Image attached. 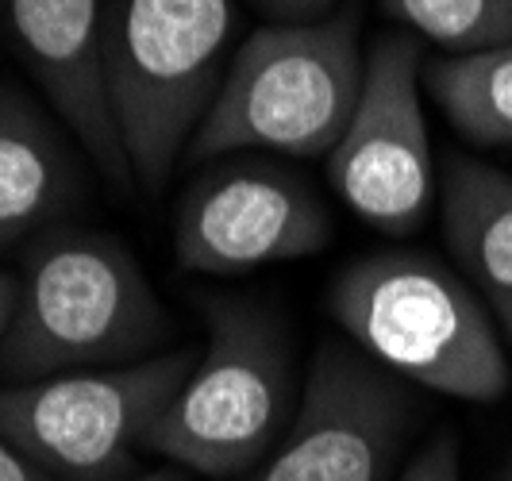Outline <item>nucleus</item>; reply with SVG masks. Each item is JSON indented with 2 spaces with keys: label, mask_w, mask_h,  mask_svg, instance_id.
<instances>
[{
  "label": "nucleus",
  "mask_w": 512,
  "mask_h": 481,
  "mask_svg": "<svg viewBox=\"0 0 512 481\" xmlns=\"http://www.w3.org/2000/svg\"><path fill=\"white\" fill-rule=\"evenodd\" d=\"M20 293L0 339V378L39 381L162 355L174 320L128 243L108 231L58 228L31 239Z\"/></svg>",
  "instance_id": "nucleus-1"
},
{
  "label": "nucleus",
  "mask_w": 512,
  "mask_h": 481,
  "mask_svg": "<svg viewBox=\"0 0 512 481\" xmlns=\"http://www.w3.org/2000/svg\"><path fill=\"white\" fill-rule=\"evenodd\" d=\"M328 312L347 343L393 378L470 405L509 393L501 331L470 281L424 251H378L328 285Z\"/></svg>",
  "instance_id": "nucleus-2"
},
{
  "label": "nucleus",
  "mask_w": 512,
  "mask_h": 481,
  "mask_svg": "<svg viewBox=\"0 0 512 481\" xmlns=\"http://www.w3.org/2000/svg\"><path fill=\"white\" fill-rule=\"evenodd\" d=\"M362 74L359 8L312 24L255 27L231 54L220 93L185 158H328L355 116Z\"/></svg>",
  "instance_id": "nucleus-3"
},
{
  "label": "nucleus",
  "mask_w": 512,
  "mask_h": 481,
  "mask_svg": "<svg viewBox=\"0 0 512 481\" xmlns=\"http://www.w3.org/2000/svg\"><path fill=\"white\" fill-rule=\"evenodd\" d=\"M235 0H104V77L135 185L154 197L228 74Z\"/></svg>",
  "instance_id": "nucleus-4"
},
{
  "label": "nucleus",
  "mask_w": 512,
  "mask_h": 481,
  "mask_svg": "<svg viewBox=\"0 0 512 481\" xmlns=\"http://www.w3.org/2000/svg\"><path fill=\"white\" fill-rule=\"evenodd\" d=\"M205 347L147 435L151 455L205 478L251 474L297 412L293 351L278 316L247 297L201 293Z\"/></svg>",
  "instance_id": "nucleus-5"
},
{
  "label": "nucleus",
  "mask_w": 512,
  "mask_h": 481,
  "mask_svg": "<svg viewBox=\"0 0 512 481\" xmlns=\"http://www.w3.org/2000/svg\"><path fill=\"white\" fill-rule=\"evenodd\" d=\"M201 347L0 385V435L58 481H124Z\"/></svg>",
  "instance_id": "nucleus-6"
},
{
  "label": "nucleus",
  "mask_w": 512,
  "mask_h": 481,
  "mask_svg": "<svg viewBox=\"0 0 512 481\" xmlns=\"http://www.w3.org/2000/svg\"><path fill=\"white\" fill-rule=\"evenodd\" d=\"M424 51L409 31H385L366 51L355 116L324 158L328 185L362 224L405 239L436 204V166L424 120Z\"/></svg>",
  "instance_id": "nucleus-7"
},
{
  "label": "nucleus",
  "mask_w": 512,
  "mask_h": 481,
  "mask_svg": "<svg viewBox=\"0 0 512 481\" xmlns=\"http://www.w3.org/2000/svg\"><path fill=\"white\" fill-rule=\"evenodd\" d=\"M328 239V204L305 174L270 154L216 158L174 208V258L208 278L308 258Z\"/></svg>",
  "instance_id": "nucleus-8"
},
{
  "label": "nucleus",
  "mask_w": 512,
  "mask_h": 481,
  "mask_svg": "<svg viewBox=\"0 0 512 481\" xmlns=\"http://www.w3.org/2000/svg\"><path fill=\"white\" fill-rule=\"evenodd\" d=\"M412 416L401 378L355 343L324 339L282 443L235 481H393Z\"/></svg>",
  "instance_id": "nucleus-9"
},
{
  "label": "nucleus",
  "mask_w": 512,
  "mask_h": 481,
  "mask_svg": "<svg viewBox=\"0 0 512 481\" xmlns=\"http://www.w3.org/2000/svg\"><path fill=\"white\" fill-rule=\"evenodd\" d=\"M4 27L51 104V116L85 147L101 178L131 193V166L104 77V0H0Z\"/></svg>",
  "instance_id": "nucleus-10"
},
{
  "label": "nucleus",
  "mask_w": 512,
  "mask_h": 481,
  "mask_svg": "<svg viewBox=\"0 0 512 481\" xmlns=\"http://www.w3.org/2000/svg\"><path fill=\"white\" fill-rule=\"evenodd\" d=\"M81 201V170L47 116L24 89L0 85V254L62 224Z\"/></svg>",
  "instance_id": "nucleus-11"
},
{
  "label": "nucleus",
  "mask_w": 512,
  "mask_h": 481,
  "mask_svg": "<svg viewBox=\"0 0 512 481\" xmlns=\"http://www.w3.org/2000/svg\"><path fill=\"white\" fill-rule=\"evenodd\" d=\"M439 216L455 266L512 343V178L451 151L439 174Z\"/></svg>",
  "instance_id": "nucleus-12"
},
{
  "label": "nucleus",
  "mask_w": 512,
  "mask_h": 481,
  "mask_svg": "<svg viewBox=\"0 0 512 481\" xmlns=\"http://www.w3.org/2000/svg\"><path fill=\"white\" fill-rule=\"evenodd\" d=\"M424 89L474 147H512V43L424 58Z\"/></svg>",
  "instance_id": "nucleus-13"
},
{
  "label": "nucleus",
  "mask_w": 512,
  "mask_h": 481,
  "mask_svg": "<svg viewBox=\"0 0 512 481\" xmlns=\"http://www.w3.org/2000/svg\"><path fill=\"white\" fill-rule=\"evenodd\" d=\"M382 12L443 54L512 43V0H382Z\"/></svg>",
  "instance_id": "nucleus-14"
},
{
  "label": "nucleus",
  "mask_w": 512,
  "mask_h": 481,
  "mask_svg": "<svg viewBox=\"0 0 512 481\" xmlns=\"http://www.w3.org/2000/svg\"><path fill=\"white\" fill-rule=\"evenodd\" d=\"M397 481H462V462H459V443L451 431L436 435L432 443H424L416 458L401 470Z\"/></svg>",
  "instance_id": "nucleus-15"
},
{
  "label": "nucleus",
  "mask_w": 512,
  "mask_h": 481,
  "mask_svg": "<svg viewBox=\"0 0 512 481\" xmlns=\"http://www.w3.org/2000/svg\"><path fill=\"white\" fill-rule=\"evenodd\" d=\"M270 24H312L328 20L343 0H251Z\"/></svg>",
  "instance_id": "nucleus-16"
},
{
  "label": "nucleus",
  "mask_w": 512,
  "mask_h": 481,
  "mask_svg": "<svg viewBox=\"0 0 512 481\" xmlns=\"http://www.w3.org/2000/svg\"><path fill=\"white\" fill-rule=\"evenodd\" d=\"M0 481H58V478H51V474H47L43 466H35L16 443H8V439L0 435Z\"/></svg>",
  "instance_id": "nucleus-17"
},
{
  "label": "nucleus",
  "mask_w": 512,
  "mask_h": 481,
  "mask_svg": "<svg viewBox=\"0 0 512 481\" xmlns=\"http://www.w3.org/2000/svg\"><path fill=\"white\" fill-rule=\"evenodd\" d=\"M16 293H20V278L16 274H4L0 270V339L8 331V320H12V308H16Z\"/></svg>",
  "instance_id": "nucleus-18"
},
{
  "label": "nucleus",
  "mask_w": 512,
  "mask_h": 481,
  "mask_svg": "<svg viewBox=\"0 0 512 481\" xmlns=\"http://www.w3.org/2000/svg\"><path fill=\"white\" fill-rule=\"evenodd\" d=\"M131 481H185V478H181L178 470H154V474H139V478Z\"/></svg>",
  "instance_id": "nucleus-19"
},
{
  "label": "nucleus",
  "mask_w": 512,
  "mask_h": 481,
  "mask_svg": "<svg viewBox=\"0 0 512 481\" xmlns=\"http://www.w3.org/2000/svg\"><path fill=\"white\" fill-rule=\"evenodd\" d=\"M501 481H512V462H509V470H505V478H501Z\"/></svg>",
  "instance_id": "nucleus-20"
},
{
  "label": "nucleus",
  "mask_w": 512,
  "mask_h": 481,
  "mask_svg": "<svg viewBox=\"0 0 512 481\" xmlns=\"http://www.w3.org/2000/svg\"><path fill=\"white\" fill-rule=\"evenodd\" d=\"M0 24H4V4H0Z\"/></svg>",
  "instance_id": "nucleus-21"
}]
</instances>
